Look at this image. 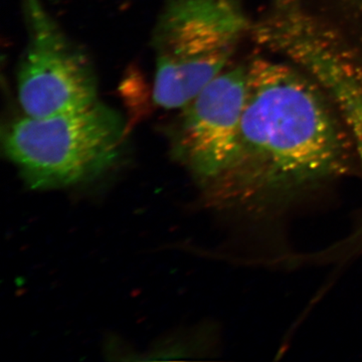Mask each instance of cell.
<instances>
[{
  "instance_id": "1",
  "label": "cell",
  "mask_w": 362,
  "mask_h": 362,
  "mask_svg": "<svg viewBox=\"0 0 362 362\" xmlns=\"http://www.w3.org/2000/svg\"><path fill=\"white\" fill-rule=\"evenodd\" d=\"M290 65H247L239 153L221 190L281 197L344 170V139L326 93Z\"/></svg>"
},
{
  "instance_id": "2",
  "label": "cell",
  "mask_w": 362,
  "mask_h": 362,
  "mask_svg": "<svg viewBox=\"0 0 362 362\" xmlns=\"http://www.w3.org/2000/svg\"><path fill=\"white\" fill-rule=\"evenodd\" d=\"M125 119L98 101L71 113L35 118L21 113L4 130L7 156L28 185L47 189L97 177L120 158Z\"/></svg>"
},
{
  "instance_id": "3",
  "label": "cell",
  "mask_w": 362,
  "mask_h": 362,
  "mask_svg": "<svg viewBox=\"0 0 362 362\" xmlns=\"http://www.w3.org/2000/svg\"><path fill=\"white\" fill-rule=\"evenodd\" d=\"M239 0H165L152 33L154 103L180 110L228 68L246 28Z\"/></svg>"
},
{
  "instance_id": "4",
  "label": "cell",
  "mask_w": 362,
  "mask_h": 362,
  "mask_svg": "<svg viewBox=\"0 0 362 362\" xmlns=\"http://www.w3.org/2000/svg\"><path fill=\"white\" fill-rule=\"evenodd\" d=\"M28 42L16 75L21 113L44 118L99 101L96 71L42 0H21Z\"/></svg>"
},
{
  "instance_id": "5",
  "label": "cell",
  "mask_w": 362,
  "mask_h": 362,
  "mask_svg": "<svg viewBox=\"0 0 362 362\" xmlns=\"http://www.w3.org/2000/svg\"><path fill=\"white\" fill-rule=\"evenodd\" d=\"M247 82V66L226 68L178 110L173 152L211 187H220L237 161Z\"/></svg>"
},
{
  "instance_id": "6",
  "label": "cell",
  "mask_w": 362,
  "mask_h": 362,
  "mask_svg": "<svg viewBox=\"0 0 362 362\" xmlns=\"http://www.w3.org/2000/svg\"><path fill=\"white\" fill-rule=\"evenodd\" d=\"M354 140L357 153H358L359 157H361L362 162V123L356 128V130L354 131Z\"/></svg>"
},
{
  "instance_id": "7",
  "label": "cell",
  "mask_w": 362,
  "mask_h": 362,
  "mask_svg": "<svg viewBox=\"0 0 362 362\" xmlns=\"http://www.w3.org/2000/svg\"><path fill=\"white\" fill-rule=\"evenodd\" d=\"M285 4H288L287 2H282V4H279V6H276V8L274 9V11H275L276 9H278L279 7H281L282 6H285ZM274 11H273V13H274ZM269 18H270V16H269ZM268 18H267V20H268ZM265 23H266V21H265ZM264 23H263V25H264ZM263 25H259V28H258L259 39V30H261V28H262V26H263Z\"/></svg>"
}]
</instances>
